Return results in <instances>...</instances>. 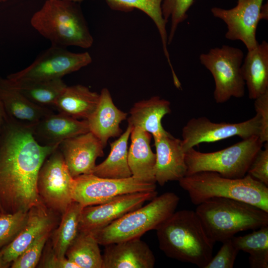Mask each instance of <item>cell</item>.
I'll return each instance as SVG.
<instances>
[{"instance_id": "obj_20", "label": "cell", "mask_w": 268, "mask_h": 268, "mask_svg": "<svg viewBox=\"0 0 268 268\" xmlns=\"http://www.w3.org/2000/svg\"><path fill=\"white\" fill-rule=\"evenodd\" d=\"M0 97L7 117L30 127L53 113L48 107L39 106L30 101L6 77H0Z\"/></svg>"}, {"instance_id": "obj_10", "label": "cell", "mask_w": 268, "mask_h": 268, "mask_svg": "<svg viewBox=\"0 0 268 268\" xmlns=\"http://www.w3.org/2000/svg\"><path fill=\"white\" fill-rule=\"evenodd\" d=\"M91 56L87 52L73 53L65 47L52 45L40 53L27 67L9 74L13 81L62 79L90 64Z\"/></svg>"}, {"instance_id": "obj_17", "label": "cell", "mask_w": 268, "mask_h": 268, "mask_svg": "<svg viewBox=\"0 0 268 268\" xmlns=\"http://www.w3.org/2000/svg\"><path fill=\"white\" fill-rule=\"evenodd\" d=\"M153 138L156 149V182L163 186L169 181H178L187 174L185 152L181 139L174 137L168 132Z\"/></svg>"}, {"instance_id": "obj_8", "label": "cell", "mask_w": 268, "mask_h": 268, "mask_svg": "<svg viewBox=\"0 0 268 268\" xmlns=\"http://www.w3.org/2000/svg\"><path fill=\"white\" fill-rule=\"evenodd\" d=\"M244 53L229 45L210 49L200 55L201 63L212 75L215 87L213 98L217 103H223L231 97L241 98L245 83L241 72Z\"/></svg>"}, {"instance_id": "obj_30", "label": "cell", "mask_w": 268, "mask_h": 268, "mask_svg": "<svg viewBox=\"0 0 268 268\" xmlns=\"http://www.w3.org/2000/svg\"><path fill=\"white\" fill-rule=\"evenodd\" d=\"M25 97L41 106H53L67 86L62 79L13 81L8 79Z\"/></svg>"}, {"instance_id": "obj_15", "label": "cell", "mask_w": 268, "mask_h": 268, "mask_svg": "<svg viewBox=\"0 0 268 268\" xmlns=\"http://www.w3.org/2000/svg\"><path fill=\"white\" fill-rule=\"evenodd\" d=\"M60 214L42 201L27 211L26 222L15 239L0 249L3 259L11 263L42 234L52 232L58 225Z\"/></svg>"}, {"instance_id": "obj_35", "label": "cell", "mask_w": 268, "mask_h": 268, "mask_svg": "<svg viewBox=\"0 0 268 268\" xmlns=\"http://www.w3.org/2000/svg\"><path fill=\"white\" fill-rule=\"evenodd\" d=\"M216 255L211 259L204 268H232L239 251L234 246L231 238L227 239Z\"/></svg>"}, {"instance_id": "obj_1", "label": "cell", "mask_w": 268, "mask_h": 268, "mask_svg": "<svg viewBox=\"0 0 268 268\" xmlns=\"http://www.w3.org/2000/svg\"><path fill=\"white\" fill-rule=\"evenodd\" d=\"M58 146L40 144L32 127L6 116L0 135V213L27 212L41 201L39 171Z\"/></svg>"}, {"instance_id": "obj_28", "label": "cell", "mask_w": 268, "mask_h": 268, "mask_svg": "<svg viewBox=\"0 0 268 268\" xmlns=\"http://www.w3.org/2000/svg\"><path fill=\"white\" fill-rule=\"evenodd\" d=\"M83 206L73 201L62 214L57 228L52 231L50 241L55 253L65 257L66 252L79 232V223Z\"/></svg>"}, {"instance_id": "obj_21", "label": "cell", "mask_w": 268, "mask_h": 268, "mask_svg": "<svg viewBox=\"0 0 268 268\" xmlns=\"http://www.w3.org/2000/svg\"><path fill=\"white\" fill-rule=\"evenodd\" d=\"M128 114L118 109L114 104L111 94L106 88L100 93L98 105L87 120L89 131L101 141L104 147L110 137L121 135V123L127 119Z\"/></svg>"}, {"instance_id": "obj_43", "label": "cell", "mask_w": 268, "mask_h": 268, "mask_svg": "<svg viewBox=\"0 0 268 268\" xmlns=\"http://www.w3.org/2000/svg\"><path fill=\"white\" fill-rule=\"evenodd\" d=\"M242 0H237V1H238L237 2H239V1H242Z\"/></svg>"}, {"instance_id": "obj_39", "label": "cell", "mask_w": 268, "mask_h": 268, "mask_svg": "<svg viewBox=\"0 0 268 268\" xmlns=\"http://www.w3.org/2000/svg\"><path fill=\"white\" fill-rule=\"evenodd\" d=\"M5 118L6 114L0 97V135Z\"/></svg>"}, {"instance_id": "obj_29", "label": "cell", "mask_w": 268, "mask_h": 268, "mask_svg": "<svg viewBox=\"0 0 268 268\" xmlns=\"http://www.w3.org/2000/svg\"><path fill=\"white\" fill-rule=\"evenodd\" d=\"M99 243L92 232L79 231L68 248L66 257L79 268H102Z\"/></svg>"}, {"instance_id": "obj_26", "label": "cell", "mask_w": 268, "mask_h": 268, "mask_svg": "<svg viewBox=\"0 0 268 268\" xmlns=\"http://www.w3.org/2000/svg\"><path fill=\"white\" fill-rule=\"evenodd\" d=\"M133 127L128 125L118 139L110 143L106 159L95 166L92 174L102 178L123 179L132 176L128 163V141Z\"/></svg>"}, {"instance_id": "obj_38", "label": "cell", "mask_w": 268, "mask_h": 268, "mask_svg": "<svg viewBox=\"0 0 268 268\" xmlns=\"http://www.w3.org/2000/svg\"><path fill=\"white\" fill-rule=\"evenodd\" d=\"M254 107L260 119L259 138L264 143L268 142V91L254 99Z\"/></svg>"}, {"instance_id": "obj_9", "label": "cell", "mask_w": 268, "mask_h": 268, "mask_svg": "<svg viewBox=\"0 0 268 268\" xmlns=\"http://www.w3.org/2000/svg\"><path fill=\"white\" fill-rule=\"evenodd\" d=\"M154 183H147L132 176L123 179L102 178L93 174L74 178L73 201L83 207L101 204L122 195L156 191Z\"/></svg>"}, {"instance_id": "obj_22", "label": "cell", "mask_w": 268, "mask_h": 268, "mask_svg": "<svg viewBox=\"0 0 268 268\" xmlns=\"http://www.w3.org/2000/svg\"><path fill=\"white\" fill-rule=\"evenodd\" d=\"M151 134L138 128H133L128 150V163L132 176L142 181L156 183L154 167L156 154L151 148Z\"/></svg>"}, {"instance_id": "obj_40", "label": "cell", "mask_w": 268, "mask_h": 268, "mask_svg": "<svg viewBox=\"0 0 268 268\" xmlns=\"http://www.w3.org/2000/svg\"><path fill=\"white\" fill-rule=\"evenodd\" d=\"M11 264L6 262L3 258L0 249V268H7L10 266Z\"/></svg>"}, {"instance_id": "obj_36", "label": "cell", "mask_w": 268, "mask_h": 268, "mask_svg": "<svg viewBox=\"0 0 268 268\" xmlns=\"http://www.w3.org/2000/svg\"><path fill=\"white\" fill-rule=\"evenodd\" d=\"M258 152L251 163L247 174L268 187V143Z\"/></svg>"}, {"instance_id": "obj_25", "label": "cell", "mask_w": 268, "mask_h": 268, "mask_svg": "<svg viewBox=\"0 0 268 268\" xmlns=\"http://www.w3.org/2000/svg\"><path fill=\"white\" fill-rule=\"evenodd\" d=\"M99 99L100 94L85 86H67L53 106L59 113L78 120H87L95 110Z\"/></svg>"}, {"instance_id": "obj_18", "label": "cell", "mask_w": 268, "mask_h": 268, "mask_svg": "<svg viewBox=\"0 0 268 268\" xmlns=\"http://www.w3.org/2000/svg\"><path fill=\"white\" fill-rule=\"evenodd\" d=\"M102 268H153L155 256L140 238L105 246Z\"/></svg>"}, {"instance_id": "obj_7", "label": "cell", "mask_w": 268, "mask_h": 268, "mask_svg": "<svg viewBox=\"0 0 268 268\" xmlns=\"http://www.w3.org/2000/svg\"><path fill=\"white\" fill-rule=\"evenodd\" d=\"M263 145L258 136H253L214 152H201L191 148L185 152L186 176L208 171L227 178L243 177Z\"/></svg>"}, {"instance_id": "obj_31", "label": "cell", "mask_w": 268, "mask_h": 268, "mask_svg": "<svg viewBox=\"0 0 268 268\" xmlns=\"http://www.w3.org/2000/svg\"><path fill=\"white\" fill-rule=\"evenodd\" d=\"M231 240L239 251L249 254L252 268H268V225L242 236H233Z\"/></svg>"}, {"instance_id": "obj_32", "label": "cell", "mask_w": 268, "mask_h": 268, "mask_svg": "<svg viewBox=\"0 0 268 268\" xmlns=\"http://www.w3.org/2000/svg\"><path fill=\"white\" fill-rule=\"evenodd\" d=\"M195 0H163L161 5L164 18L170 21L168 44L172 42L179 25L188 18V11Z\"/></svg>"}, {"instance_id": "obj_44", "label": "cell", "mask_w": 268, "mask_h": 268, "mask_svg": "<svg viewBox=\"0 0 268 268\" xmlns=\"http://www.w3.org/2000/svg\"><path fill=\"white\" fill-rule=\"evenodd\" d=\"M0 214H1V213H0Z\"/></svg>"}, {"instance_id": "obj_42", "label": "cell", "mask_w": 268, "mask_h": 268, "mask_svg": "<svg viewBox=\"0 0 268 268\" xmlns=\"http://www.w3.org/2000/svg\"><path fill=\"white\" fill-rule=\"evenodd\" d=\"M8 0H0V1L4 2V1H7Z\"/></svg>"}, {"instance_id": "obj_11", "label": "cell", "mask_w": 268, "mask_h": 268, "mask_svg": "<svg viewBox=\"0 0 268 268\" xmlns=\"http://www.w3.org/2000/svg\"><path fill=\"white\" fill-rule=\"evenodd\" d=\"M73 180L58 147L46 159L39 171L37 188L41 201L62 215L73 201Z\"/></svg>"}, {"instance_id": "obj_23", "label": "cell", "mask_w": 268, "mask_h": 268, "mask_svg": "<svg viewBox=\"0 0 268 268\" xmlns=\"http://www.w3.org/2000/svg\"><path fill=\"white\" fill-rule=\"evenodd\" d=\"M241 72L248 91L254 100L268 91V43L263 41L248 51L241 66Z\"/></svg>"}, {"instance_id": "obj_24", "label": "cell", "mask_w": 268, "mask_h": 268, "mask_svg": "<svg viewBox=\"0 0 268 268\" xmlns=\"http://www.w3.org/2000/svg\"><path fill=\"white\" fill-rule=\"evenodd\" d=\"M171 112L170 103L159 96L137 102L130 111L128 125L140 128L154 136H159L167 131L163 128L161 120Z\"/></svg>"}, {"instance_id": "obj_12", "label": "cell", "mask_w": 268, "mask_h": 268, "mask_svg": "<svg viewBox=\"0 0 268 268\" xmlns=\"http://www.w3.org/2000/svg\"><path fill=\"white\" fill-rule=\"evenodd\" d=\"M260 119L256 115L249 120L237 123H215L201 117L191 119L183 127L182 146L185 152L203 142H213L238 136L242 139L260 133Z\"/></svg>"}, {"instance_id": "obj_2", "label": "cell", "mask_w": 268, "mask_h": 268, "mask_svg": "<svg viewBox=\"0 0 268 268\" xmlns=\"http://www.w3.org/2000/svg\"><path fill=\"white\" fill-rule=\"evenodd\" d=\"M160 250L169 258L204 268L215 242L195 211H175L156 230Z\"/></svg>"}, {"instance_id": "obj_16", "label": "cell", "mask_w": 268, "mask_h": 268, "mask_svg": "<svg viewBox=\"0 0 268 268\" xmlns=\"http://www.w3.org/2000/svg\"><path fill=\"white\" fill-rule=\"evenodd\" d=\"M58 148L73 178L92 174L97 158L104 156L103 145L90 131L62 141Z\"/></svg>"}, {"instance_id": "obj_27", "label": "cell", "mask_w": 268, "mask_h": 268, "mask_svg": "<svg viewBox=\"0 0 268 268\" xmlns=\"http://www.w3.org/2000/svg\"><path fill=\"white\" fill-rule=\"evenodd\" d=\"M108 6L113 10L130 12L137 9L147 15L155 24L159 33L164 55L171 68L172 74L175 73L168 50V36L166 24L164 18L161 5L163 0H105Z\"/></svg>"}, {"instance_id": "obj_13", "label": "cell", "mask_w": 268, "mask_h": 268, "mask_svg": "<svg viewBox=\"0 0 268 268\" xmlns=\"http://www.w3.org/2000/svg\"><path fill=\"white\" fill-rule=\"evenodd\" d=\"M264 0H243L237 2L233 8L213 7L210 11L215 17L226 24L225 38L232 41H241L250 51L259 44L256 30L259 21L263 19L261 11Z\"/></svg>"}, {"instance_id": "obj_4", "label": "cell", "mask_w": 268, "mask_h": 268, "mask_svg": "<svg viewBox=\"0 0 268 268\" xmlns=\"http://www.w3.org/2000/svg\"><path fill=\"white\" fill-rule=\"evenodd\" d=\"M178 182L195 205L213 198H224L244 201L268 212V187L249 174L230 178L204 171L185 176Z\"/></svg>"}, {"instance_id": "obj_33", "label": "cell", "mask_w": 268, "mask_h": 268, "mask_svg": "<svg viewBox=\"0 0 268 268\" xmlns=\"http://www.w3.org/2000/svg\"><path fill=\"white\" fill-rule=\"evenodd\" d=\"M27 212L0 214V249L11 243L23 227Z\"/></svg>"}, {"instance_id": "obj_6", "label": "cell", "mask_w": 268, "mask_h": 268, "mask_svg": "<svg viewBox=\"0 0 268 268\" xmlns=\"http://www.w3.org/2000/svg\"><path fill=\"white\" fill-rule=\"evenodd\" d=\"M180 198L166 192L156 196L145 205L133 210L109 225L92 232L99 245L104 246L136 238L156 230L175 211Z\"/></svg>"}, {"instance_id": "obj_37", "label": "cell", "mask_w": 268, "mask_h": 268, "mask_svg": "<svg viewBox=\"0 0 268 268\" xmlns=\"http://www.w3.org/2000/svg\"><path fill=\"white\" fill-rule=\"evenodd\" d=\"M49 239L45 245L37 267L42 268H79L77 265L68 260L66 257H60L57 255L52 248Z\"/></svg>"}, {"instance_id": "obj_3", "label": "cell", "mask_w": 268, "mask_h": 268, "mask_svg": "<svg viewBox=\"0 0 268 268\" xmlns=\"http://www.w3.org/2000/svg\"><path fill=\"white\" fill-rule=\"evenodd\" d=\"M32 27L52 45L87 49L93 38L77 2L47 0L31 17Z\"/></svg>"}, {"instance_id": "obj_34", "label": "cell", "mask_w": 268, "mask_h": 268, "mask_svg": "<svg viewBox=\"0 0 268 268\" xmlns=\"http://www.w3.org/2000/svg\"><path fill=\"white\" fill-rule=\"evenodd\" d=\"M52 232H47L38 237L10 265L11 268H35L40 261L43 250Z\"/></svg>"}, {"instance_id": "obj_41", "label": "cell", "mask_w": 268, "mask_h": 268, "mask_svg": "<svg viewBox=\"0 0 268 268\" xmlns=\"http://www.w3.org/2000/svg\"><path fill=\"white\" fill-rule=\"evenodd\" d=\"M66 0V1H73V2H79L82 1L83 0Z\"/></svg>"}, {"instance_id": "obj_14", "label": "cell", "mask_w": 268, "mask_h": 268, "mask_svg": "<svg viewBox=\"0 0 268 268\" xmlns=\"http://www.w3.org/2000/svg\"><path fill=\"white\" fill-rule=\"evenodd\" d=\"M156 191L137 192L115 198L104 203L84 207L79 231L94 232L104 228L157 196Z\"/></svg>"}, {"instance_id": "obj_5", "label": "cell", "mask_w": 268, "mask_h": 268, "mask_svg": "<svg viewBox=\"0 0 268 268\" xmlns=\"http://www.w3.org/2000/svg\"><path fill=\"white\" fill-rule=\"evenodd\" d=\"M195 210L212 240L222 242L237 233L268 225V212L251 204L224 198H213Z\"/></svg>"}, {"instance_id": "obj_19", "label": "cell", "mask_w": 268, "mask_h": 268, "mask_svg": "<svg viewBox=\"0 0 268 268\" xmlns=\"http://www.w3.org/2000/svg\"><path fill=\"white\" fill-rule=\"evenodd\" d=\"M88 132L87 120H79L60 113L45 116L32 127L35 139L45 146L59 145L67 139Z\"/></svg>"}]
</instances>
